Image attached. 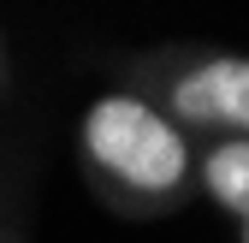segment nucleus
Instances as JSON below:
<instances>
[{
  "label": "nucleus",
  "mask_w": 249,
  "mask_h": 243,
  "mask_svg": "<svg viewBox=\"0 0 249 243\" xmlns=\"http://www.w3.org/2000/svg\"><path fill=\"white\" fill-rule=\"evenodd\" d=\"M196 184L231 220H249V137H213L196 155Z\"/></svg>",
  "instance_id": "obj_3"
},
{
  "label": "nucleus",
  "mask_w": 249,
  "mask_h": 243,
  "mask_svg": "<svg viewBox=\"0 0 249 243\" xmlns=\"http://www.w3.org/2000/svg\"><path fill=\"white\" fill-rule=\"evenodd\" d=\"M237 237H243V243H249V220H237Z\"/></svg>",
  "instance_id": "obj_5"
},
{
  "label": "nucleus",
  "mask_w": 249,
  "mask_h": 243,
  "mask_svg": "<svg viewBox=\"0 0 249 243\" xmlns=\"http://www.w3.org/2000/svg\"><path fill=\"white\" fill-rule=\"evenodd\" d=\"M160 113L178 131L249 137V53H208L166 83Z\"/></svg>",
  "instance_id": "obj_2"
},
{
  "label": "nucleus",
  "mask_w": 249,
  "mask_h": 243,
  "mask_svg": "<svg viewBox=\"0 0 249 243\" xmlns=\"http://www.w3.org/2000/svg\"><path fill=\"white\" fill-rule=\"evenodd\" d=\"M77 155L113 208H172L196 178V148L148 95H95L77 125Z\"/></svg>",
  "instance_id": "obj_1"
},
{
  "label": "nucleus",
  "mask_w": 249,
  "mask_h": 243,
  "mask_svg": "<svg viewBox=\"0 0 249 243\" xmlns=\"http://www.w3.org/2000/svg\"><path fill=\"white\" fill-rule=\"evenodd\" d=\"M0 243H18V231H12V226H0Z\"/></svg>",
  "instance_id": "obj_4"
}]
</instances>
